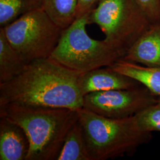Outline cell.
Returning a JSON list of instances; mask_svg holds the SVG:
<instances>
[{"label":"cell","mask_w":160,"mask_h":160,"mask_svg":"<svg viewBox=\"0 0 160 160\" xmlns=\"http://www.w3.org/2000/svg\"><path fill=\"white\" fill-rule=\"evenodd\" d=\"M81 74L51 57L34 60L14 79L0 84V105L78 110L83 107L84 97L78 86Z\"/></svg>","instance_id":"obj_1"},{"label":"cell","mask_w":160,"mask_h":160,"mask_svg":"<svg viewBox=\"0 0 160 160\" xmlns=\"http://www.w3.org/2000/svg\"><path fill=\"white\" fill-rule=\"evenodd\" d=\"M0 117L26 132L30 143L26 160H57L68 132L78 120L77 110L14 104L0 105Z\"/></svg>","instance_id":"obj_2"},{"label":"cell","mask_w":160,"mask_h":160,"mask_svg":"<svg viewBox=\"0 0 160 160\" xmlns=\"http://www.w3.org/2000/svg\"><path fill=\"white\" fill-rule=\"evenodd\" d=\"M92 160L114 159L131 155L152 139L151 132L139 129L135 116L112 119L83 108L77 110Z\"/></svg>","instance_id":"obj_3"},{"label":"cell","mask_w":160,"mask_h":160,"mask_svg":"<svg viewBox=\"0 0 160 160\" xmlns=\"http://www.w3.org/2000/svg\"><path fill=\"white\" fill-rule=\"evenodd\" d=\"M90 12L77 17L63 29L50 57L65 67L80 73L112 67L123 55L106 40H95L87 32Z\"/></svg>","instance_id":"obj_4"},{"label":"cell","mask_w":160,"mask_h":160,"mask_svg":"<svg viewBox=\"0 0 160 160\" xmlns=\"http://www.w3.org/2000/svg\"><path fill=\"white\" fill-rule=\"evenodd\" d=\"M88 23L97 25L105 36L104 40L123 57L154 24L137 0H100L90 12Z\"/></svg>","instance_id":"obj_5"},{"label":"cell","mask_w":160,"mask_h":160,"mask_svg":"<svg viewBox=\"0 0 160 160\" xmlns=\"http://www.w3.org/2000/svg\"><path fill=\"white\" fill-rule=\"evenodd\" d=\"M2 28L28 63L50 57L63 30L43 8L27 12Z\"/></svg>","instance_id":"obj_6"},{"label":"cell","mask_w":160,"mask_h":160,"mask_svg":"<svg viewBox=\"0 0 160 160\" xmlns=\"http://www.w3.org/2000/svg\"><path fill=\"white\" fill-rule=\"evenodd\" d=\"M157 96L143 86L131 89L94 92L83 98V108L106 118L123 119L156 104Z\"/></svg>","instance_id":"obj_7"},{"label":"cell","mask_w":160,"mask_h":160,"mask_svg":"<svg viewBox=\"0 0 160 160\" xmlns=\"http://www.w3.org/2000/svg\"><path fill=\"white\" fill-rule=\"evenodd\" d=\"M81 95L94 92L118 89H131L142 86L137 81L114 71L110 67L95 69L82 73L78 80Z\"/></svg>","instance_id":"obj_8"},{"label":"cell","mask_w":160,"mask_h":160,"mask_svg":"<svg viewBox=\"0 0 160 160\" xmlns=\"http://www.w3.org/2000/svg\"><path fill=\"white\" fill-rule=\"evenodd\" d=\"M29 149V139L23 128L0 117V160H26Z\"/></svg>","instance_id":"obj_9"},{"label":"cell","mask_w":160,"mask_h":160,"mask_svg":"<svg viewBox=\"0 0 160 160\" xmlns=\"http://www.w3.org/2000/svg\"><path fill=\"white\" fill-rule=\"evenodd\" d=\"M122 59L148 67H160V22L153 24Z\"/></svg>","instance_id":"obj_10"},{"label":"cell","mask_w":160,"mask_h":160,"mask_svg":"<svg viewBox=\"0 0 160 160\" xmlns=\"http://www.w3.org/2000/svg\"><path fill=\"white\" fill-rule=\"evenodd\" d=\"M110 67L137 81L155 96H160V67H148L123 59Z\"/></svg>","instance_id":"obj_11"},{"label":"cell","mask_w":160,"mask_h":160,"mask_svg":"<svg viewBox=\"0 0 160 160\" xmlns=\"http://www.w3.org/2000/svg\"><path fill=\"white\" fill-rule=\"evenodd\" d=\"M28 63L7 39L2 28L0 29V84L14 79Z\"/></svg>","instance_id":"obj_12"},{"label":"cell","mask_w":160,"mask_h":160,"mask_svg":"<svg viewBox=\"0 0 160 160\" xmlns=\"http://www.w3.org/2000/svg\"><path fill=\"white\" fill-rule=\"evenodd\" d=\"M57 160H92L78 120L68 132Z\"/></svg>","instance_id":"obj_13"},{"label":"cell","mask_w":160,"mask_h":160,"mask_svg":"<svg viewBox=\"0 0 160 160\" xmlns=\"http://www.w3.org/2000/svg\"><path fill=\"white\" fill-rule=\"evenodd\" d=\"M42 2L43 9L63 30L76 19L77 0H42Z\"/></svg>","instance_id":"obj_14"},{"label":"cell","mask_w":160,"mask_h":160,"mask_svg":"<svg viewBox=\"0 0 160 160\" xmlns=\"http://www.w3.org/2000/svg\"><path fill=\"white\" fill-rule=\"evenodd\" d=\"M43 8L42 0H0V26L4 28L23 14Z\"/></svg>","instance_id":"obj_15"},{"label":"cell","mask_w":160,"mask_h":160,"mask_svg":"<svg viewBox=\"0 0 160 160\" xmlns=\"http://www.w3.org/2000/svg\"><path fill=\"white\" fill-rule=\"evenodd\" d=\"M134 116L140 130L160 132V107L157 104L142 110Z\"/></svg>","instance_id":"obj_16"},{"label":"cell","mask_w":160,"mask_h":160,"mask_svg":"<svg viewBox=\"0 0 160 160\" xmlns=\"http://www.w3.org/2000/svg\"><path fill=\"white\" fill-rule=\"evenodd\" d=\"M152 23L160 22V0H137Z\"/></svg>","instance_id":"obj_17"},{"label":"cell","mask_w":160,"mask_h":160,"mask_svg":"<svg viewBox=\"0 0 160 160\" xmlns=\"http://www.w3.org/2000/svg\"><path fill=\"white\" fill-rule=\"evenodd\" d=\"M100 1V0H77L78 5L76 18L91 12Z\"/></svg>","instance_id":"obj_18"},{"label":"cell","mask_w":160,"mask_h":160,"mask_svg":"<svg viewBox=\"0 0 160 160\" xmlns=\"http://www.w3.org/2000/svg\"><path fill=\"white\" fill-rule=\"evenodd\" d=\"M157 105L160 107V96H158V97H157Z\"/></svg>","instance_id":"obj_19"}]
</instances>
